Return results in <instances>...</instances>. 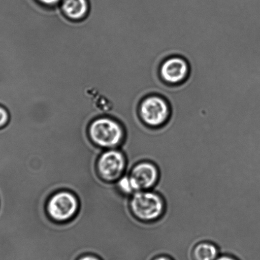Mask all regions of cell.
I'll return each mask as SVG.
<instances>
[{"label":"cell","mask_w":260,"mask_h":260,"mask_svg":"<svg viewBox=\"0 0 260 260\" xmlns=\"http://www.w3.org/2000/svg\"><path fill=\"white\" fill-rule=\"evenodd\" d=\"M152 260H173L171 257L166 256V255H160L153 258Z\"/></svg>","instance_id":"9a60e30c"},{"label":"cell","mask_w":260,"mask_h":260,"mask_svg":"<svg viewBox=\"0 0 260 260\" xmlns=\"http://www.w3.org/2000/svg\"><path fill=\"white\" fill-rule=\"evenodd\" d=\"M128 176L136 192L141 190H152L158 182L160 172L155 163L143 160L133 167Z\"/></svg>","instance_id":"52a82bcc"},{"label":"cell","mask_w":260,"mask_h":260,"mask_svg":"<svg viewBox=\"0 0 260 260\" xmlns=\"http://www.w3.org/2000/svg\"><path fill=\"white\" fill-rule=\"evenodd\" d=\"M220 255L218 247L213 242L203 241L197 244L192 251L194 260H216Z\"/></svg>","instance_id":"9c48e42d"},{"label":"cell","mask_w":260,"mask_h":260,"mask_svg":"<svg viewBox=\"0 0 260 260\" xmlns=\"http://www.w3.org/2000/svg\"><path fill=\"white\" fill-rule=\"evenodd\" d=\"M38 4L47 8H55L59 7L62 0H35Z\"/></svg>","instance_id":"7c38bea8"},{"label":"cell","mask_w":260,"mask_h":260,"mask_svg":"<svg viewBox=\"0 0 260 260\" xmlns=\"http://www.w3.org/2000/svg\"><path fill=\"white\" fill-rule=\"evenodd\" d=\"M216 260H238L236 257L229 254H220Z\"/></svg>","instance_id":"5bb4252c"},{"label":"cell","mask_w":260,"mask_h":260,"mask_svg":"<svg viewBox=\"0 0 260 260\" xmlns=\"http://www.w3.org/2000/svg\"><path fill=\"white\" fill-rule=\"evenodd\" d=\"M138 113L144 124L150 128H157L168 122L171 108L165 98L156 94H149L141 101Z\"/></svg>","instance_id":"3957f363"},{"label":"cell","mask_w":260,"mask_h":260,"mask_svg":"<svg viewBox=\"0 0 260 260\" xmlns=\"http://www.w3.org/2000/svg\"><path fill=\"white\" fill-rule=\"evenodd\" d=\"M98 175L108 182H116L124 175L127 169V158L119 148L108 149L98 159Z\"/></svg>","instance_id":"5b68a950"},{"label":"cell","mask_w":260,"mask_h":260,"mask_svg":"<svg viewBox=\"0 0 260 260\" xmlns=\"http://www.w3.org/2000/svg\"><path fill=\"white\" fill-rule=\"evenodd\" d=\"M77 260H102L99 257L95 256L94 254H84L82 256L78 257Z\"/></svg>","instance_id":"4fadbf2b"},{"label":"cell","mask_w":260,"mask_h":260,"mask_svg":"<svg viewBox=\"0 0 260 260\" xmlns=\"http://www.w3.org/2000/svg\"><path fill=\"white\" fill-rule=\"evenodd\" d=\"M88 135L94 145L108 150L119 148L124 141L125 133L119 121L112 117H100L90 123Z\"/></svg>","instance_id":"6da1fadb"},{"label":"cell","mask_w":260,"mask_h":260,"mask_svg":"<svg viewBox=\"0 0 260 260\" xmlns=\"http://www.w3.org/2000/svg\"><path fill=\"white\" fill-rule=\"evenodd\" d=\"M115 183L118 190L126 196H131L136 192L131 183L128 174L125 173Z\"/></svg>","instance_id":"30bf717a"},{"label":"cell","mask_w":260,"mask_h":260,"mask_svg":"<svg viewBox=\"0 0 260 260\" xmlns=\"http://www.w3.org/2000/svg\"><path fill=\"white\" fill-rule=\"evenodd\" d=\"M190 67L187 60L180 55H172L161 62L159 75L166 84L180 85L188 79Z\"/></svg>","instance_id":"8992f818"},{"label":"cell","mask_w":260,"mask_h":260,"mask_svg":"<svg viewBox=\"0 0 260 260\" xmlns=\"http://www.w3.org/2000/svg\"><path fill=\"white\" fill-rule=\"evenodd\" d=\"M129 203L133 215L141 221H157L165 213V200L152 190L136 191L131 196Z\"/></svg>","instance_id":"7a4b0ae2"},{"label":"cell","mask_w":260,"mask_h":260,"mask_svg":"<svg viewBox=\"0 0 260 260\" xmlns=\"http://www.w3.org/2000/svg\"><path fill=\"white\" fill-rule=\"evenodd\" d=\"M10 121V113L6 107L0 105V129L8 124Z\"/></svg>","instance_id":"8fae6325"},{"label":"cell","mask_w":260,"mask_h":260,"mask_svg":"<svg viewBox=\"0 0 260 260\" xmlns=\"http://www.w3.org/2000/svg\"><path fill=\"white\" fill-rule=\"evenodd\" d=\"M78 208L79 202L77 197L68 190H60L53 193L46 204L48 216L58 223H64L74 218Z\"/></svg>","instance_id":"277c9868"},{"label":"cell","mask_w":260,"mask_h":260,"mask_svg":"<svg viewBox=\"0 0 260 260\" xmlns=\"http://www.w3.org/2000/svg\"><path fill=\"white\" fill-rule=\"evenodd\" d=\"M62 14L70 21H82L89 12V0H62L59 6Z\"/></svg>","instance_id":"ba28073f"}]
</instances>
